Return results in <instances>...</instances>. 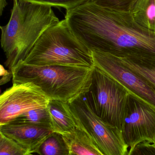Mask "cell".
Returning <instances> with one entry per match:
<instances>
[{"label":"cell","instance_id":"obj_12","mask_svg":"<svg viewBox=\"0 0 155 155\" xmlns=\"http://www.w3.org/2000/svg\"><path fill=\"white\" fill-rule=\"evenodd\" d=\"M114 57L131 71L142 78L155 91V59Z\"/></svg>","mask_w":155,"mask_h":155},{"label":"cell","instance_id":"obj_18","mask_svg":"<svg viewBox=\"0 0 155 155\" xmlns=\"http://www.w3.org/2000/svg\"><path fill=\"white\" fill-rule=\"evenodd\" d=\"M136 0H93L92 2L104 8L120 12H131Z\"/></svg>","mask_w":155,"mask_h":155},{"label":"cell","instance_id":"obj_2","mask_svg":"<svg viewBox=\"0 0 155 155\" xmlns=\"http://www.w3.org/2000/svg\"><path fill=\"white\" fill-rule=\"evenodd\" d=\"M52 7L13 0L9 22L1 26V45L6 57L5 65L11 72L23 62L44 32L60 22Z\"/></svg>","mask_w":155,"mask_h":155},{"label":"cell","instance_id":"obj_10","mask_svg":"<svg viewBox=\"0 0 155 155\" xmlns=\"http://www.w3.org/2000/svg\"><path fill=\"white\" fill-rule=\"evenodd\" d=\"M52 129L38 126L10 122L0 125V132L32 153L52 132Z\"/></svg>","mask_w":155,"mask_h":155},{"label":"cell","instance_id":"obj_14","mask_svg":"<svg viewBox=\"0 0 155 155\" xmlns=\"http://www.w3.org/2000/svg\"><path fill=\"white\" fill-rule=\"evenodd\" d=\"M131 12L139 25L155 32V0H136Z\"/></svg>","mask_w":155,"mask_h":155},{"label":"cell","instance_id":"obj_3","mask_svg":"<svg viewBox=\"0 0 155 155\" xmlns=\"http://www.w3.org/2000/svg\"><path fill=\"white\" fill-rule=\"evenodd\" d=\"M93 68L20 63L12 70V83H32L50 100L70 103L88 89Z\"/></svg>","mask_w":155,"mask_h":155},{"label":"cell","instance_id":"obj_17","mask_svg":"<svg viewBox=\"0 0 155 155\" xmlns=\"http://www.w3.org/2000/svg\"><path fill=\"white\" fill-rule=\"evenodd\" d=\"M30 153L14 140L0 132V155H27Z\"/></svg>","mask_w":155,"mask_h":155},{"label":"cell","instance_id":"obj_6","mask_svg":"<svg viewBox=\"0 0 155 155\" xmlns=\"http://www.w3.org/2000/svg\"><path fill=\"white\" fill-rule=\"evenodd\" d=\"M69 103L77 127L84 131L103 155H127L129 147L122 131L97 117L86 104L83 94Z\"/></svg>","mask_w":155,"mask_h":155},{"label":"cell","instance_id":"obj_4","mask_svg":"<svg viewBox=\"0 0 155 155\" xmlns=\"http://www.w3.org/2000/svg\"><path fill=\"white\" fill-rule=\"evenodd\" d=\"M22 63L35 66L94 67L92 52L75 36L65 19L44 32Z\"/></svg>","mask_w":155,"mask_h":155},{"label":"cell","instance_id":"obj_7","mask_svg":"<svg viewBox=\"0 0 155 155\" xmlns=\"http://www.w3.org/2000/svg\"><path fill=\"white\" fill-rule=\"evenodd\" d=\"M129 147L143 141L155 143V107L130 91L122 130Z\"/></svg>","mask_w":155,"mask_h":155},{"label":"cell","instance_id":"obj_23","mask_svg":"<svg viewBox=\"0 0 155 155\" xmlns=\"http://www.w3.org/2000/svg\"><path fill=\"white\" fill-rule=\"evenodd\" d=\"M76 155V154H75L73 153H70V155Z\"/></svg>","mask_w":155,"mask_h":155},{"label":"cell","instance_id":"obj_16","mask_svg":"<svg viewBox=\"0 0 155 155\" xmlns=\"http://www.w3.org/2000/svg\"><path fill=\"white\" fill-rule=\"evenodd\" d=\"M11 122L38 126L53 130L52 121L47 107L30 110Z\"/></svg>","mask_w":155,"mask_h":155},{"label":"cell","instance_id":"obj_11","mask_svg":"<svg viewBox=\"0 0 155 155\" xmlns=\"http://www.w3.org/2000/svg\"><path fill=\"white\" fill-rule=\"evenodd\" d=\"M53 131L63 135L72 133L77 127L69 103L50 100L47 106Z\"/></svg>","mask_w":155,"mask_h":155},{"label":"cell","instance_id":"obj_22","mask_svg":"<svg viewBox=\"0 0 155 155\" xmlns=\"http://www.w3.org/2000/svg\"><path fill=\"white\" fill-rule=\"evenodd\" d=\"M7 5L6 0H0V14L1 16L2 14L3 11Z\"/></svg>","mask_w":155,"mask_h":155},{"label":"cell","instance_id":"obj_24","mask_svg":"<svg viewBox=\"0 0 155 155\" xmlns=\"http://www.w3.org/2000/svg\"><path fill=\"white\" fill-rule=\"evenodd\" d=\"M27 155H34L32 154V153H30V154H27Z\"/></svg>","mask_w":155,"mask_h":155},{"label":"cell","instance_id":"obj_20","mask_svg":"<svg viewBox=\"0 0 155 155\" xmlns=\"http://www.w3.org/2000/svg\"><path fill=\"white\" fill-rule=\"evenodd\" d=\"M127 155H155V143L143 141L129 147Z\"/></svg>","mask_w":155,"mask_h":155},{"label":"cell","instance_id":"obj_8","mask_svg":"<svg viewBox=\"0 0 155 155\" xmlns=\"http://www.w3.org/2000/svg\"><path fill=\"white\" fill-rule=\"evenodd\" d=\"M50 99L32 83H13L0 96V125L33 109L47 107Z\"/></svg>","mask_w":155,"mask_h":155},{"label":"cell","instance_id":"obj_13","mask_svg":"<svg viewBox=\"0 0 155 155\" xmlns=\"http://www.w3.org/2000/svg\"><path fill=\"white\" fill-rule=\"evenodd\" d=\"M67 140L71 153L76 155H103L88 135L77 127L69 134L63 135Z\"/></svg>","mask_w":155,"mask_h":155},{"label":"cell","instance_id":"obj_19","mask_svg":"<svg viewBox=\"0 0 155 155\" xmlns=\"http://www.w3.org/2000/svg\"><path fill=\"white\" fill-rule=\"evenodd\" d=\"M27 2L42 4L49 5L52 6L62 7L66 10L75 8L79 5L92 2L93 0H24Z\"/></svg>","mask_w":155,"mask_h":155},{"label":"cell","instance_id":"obj_1","mask_svg":"<svg viewBox=\"0 0 155 155\" xmlns=\"http://www.w3.org/2000/svg\"><path fill=\"white\" fill-rule=\"evenodd\" d=\"M65 19L75 36L91 51L118 58L155 59V32L139 25L131 12L91 2L66 10Z\"/></svg>","mask_w":155,"mask_h":155},{"label":"cell","instance_id":"obj_5","mask_svg":"<svg viewBox=\"0 0 155 155\" xmlns=\"http://www.w3.org/2000/svg\"><path fill=\"white\" fill-rule=\"evenodd\" d=\"M130 92L122 84L94 66L91 84L83 96L97 117L121 131Z\"/></svg>","mask_w":155,"mask_h":155},{"label":"cell","instance_id":"obj_15","mask_svg":"<svg viewBox=\"0 0 155 155\" xmlns=\"http://www.w3.org/2000/svg\"><path fill=\"white\" fill-rule=\"evenodd\" d=\"M71 153L66 138L55 132L50 134L33 152L39 155H69Z\"/></svg>","mask_w":155,"mask_h":155},{"label":"cell","instance_id":"obj_9","mask_svg":"<svg viewBox=\"0 0 155 155\" xmlns=\"http://www.w3.org/2000/svg\"><path fill=\"white\" fill-rule=\"evenodd\" d=\"M91 52L94 66L155 107V91L150 84L124 66L112 55L97 51Z\"/></svg>","mask_w":155,"mask_h":155},{"label":"cell","instance_id":"obj_21","mask_svg":"<svg viewBox=\"0 0 155 155\" xmlns=\"http://www.w3.org/2000/svg\"><path fill=\"white\" fill-rule=\"evenodd\" d=\"M0 75L2 76L0 80V84L1 85L6 84L11 80V78L12 77V74L11 71L5 70L2 65H1V73Z\"/></svg>","mask_w":155,"mask_h":155}]
</instances>
